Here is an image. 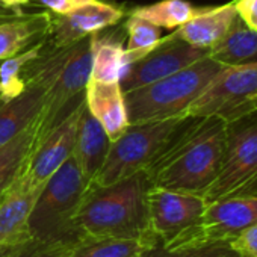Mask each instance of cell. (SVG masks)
I'll list each match as a JSON object with an SVG mask.
<instances>
[{"instance_id":"1","label":"cell","mask_w":257,"mask_h":257,"mask_svg":"<svg viewBox=\"0 0 257 257\" xmlns=\"http://www.w3.org/2000/svg\"><path fill=\"white\" fill-rule=\"evenodd\" d=\"M224 147L222 119L186 116L146 173L155 186L204 197L219 173Z\"/></svg>"},{"instance_id":"2","label":"cell","mask_w":257,"mask_h":257,"mask_svg":"<svg viewBox=\"0 0 257 257\" xmlns=\"http://www.w3.org/2000/svg\"><path fill=\"white\" fill-rule=\"evenodd\" d=\"M150 186L152 182L146 171L112 185L91 182L76 215L79 230L85 237H153L147 206Z\"/></svg>"},{"instance_id":"3","label":"cell","mask_w":257,"mask_h":257,"mask_svg":"<svg viewBox=\"0 0 257 257\" xmlns=\"http://www.w3.org/2000/svg\"><path fill=\"white\" fill-rule=\"evenodd\" d=\"M91 38L86 37L71 46L44 50L40 58L25 68L28 86L38 85L47 91L46 103L37 118L38 134L43 138L83 100V91L91 79Z\"/></svg>"},{"instance_id":"4","label":"cell","mask_w":257,"mask_h":257,"mask_svg":"<svg viewBox=\"0 0 257 257\" xmlns=\"http://www.w3.org/2000/svg\"><path fill=\"white\" fill-rule=\"evenodd\" d=\"M88 182L73 156L41 188L29 218L31 237L41 243L74 246L85 239L76 224Z\"/></svg>"},{"instance_id":"5","label":"cell","mask_w":257,"mask_h":257,"mask_svg":"<svg viewBox=\"0 0 257 257\" xmlns=\"http://www.w3.org/2000/svg\"><path fill=\"white\" fill-rule=\"evenodd\" d=\"M221 68L222 65L207 55L168 77L124 92L128 121L141 124L185 116L191 103Z\"/></svg>"},{"instance_id":"6","label":"cell","mask_w":257,"mask_h":257,"mask_svg":"<svg viewBox=\"0 0 257 257\" xmlns=\"http://www.w3.org/2000/svg\"><path fill=\"white\" fill-rule=\"evenodd\" d=\"M186 116L131 124L116 141L110 143L106 161L92 182L112 185L137 173L147 171Z\"/></svg>"},{"instance_id":"7","label":"cell","mask_w":257,"mask_h":257,"mask_svg":"<svg viewBox=\"0 0 257 257\" xmlns=\"http://www.w3.org/2000/svg\"><path fill=\"white\" fill-rule=\"evenodd\" d=\"M233 195H257V109L225 122L221 168L204 200L212 203Z\"/></svg>"},{"instance_id":"8","label":"cell","mask_w":257,"mask_h":257,"mask_svg":"<svg viewBox=\"0 0 257 257\" xmlns=\"http://www.w3.org/2000/svg\"><path fill=\"white\" fill-rule=\"evenodd\" d=\"M257 109V62L222 67L191 103L188 116H216L224 122Z\"/></svg>"},{"instance_id":"9","label":"cell","mask_w":257,"mask_h":257,"mask_svg":"<svg viewBox=\"0 0 257 257\" xmlns=\"http://www.w3.org/2000/svg\"><path fill=\"white\" fill-rule=\"evenodd\" d=\"M206 204L201 195L152 185L147 192L150 231L164 246H183L191 231L198 225Z\"/></svg>"},{"instance_id":"10","label":"cell","mask_w":257,"mask_h":257,"mask_svg":"<svg viewBox=\"0 0 257 257\" xmlns=\"http://www.w3.org/2000/svg\"><path fill=\"white\" fill-rule=\"evenodd\" d=\"M83 106L85 100L71 109V112L67 113L49 134L35 140L34 147L17 174L29 188L41 191L46 182L71 158Z\"/></svg>"},{"instance_id":"11","label":"cell","mask_w":257,"mask_h":257,"mask_svg":"<svg viewBox=\"0 0 257 257\" xmlns=\"http://www.w3.org/2000/svg\"><path fill=\"white\" fill-rule=\"evenodd\" d=\"M257 222V195H233L206 204L198 225L183 246L228 243Z\"/></svg>"},{"instance_id":"12","label":"cell","mask_w":257,"mask_h":257,"mask_svg":"<svg viewBox=\"0 0 257 257\" xmlns=\"http://www.w3.org/2000/svg\"><path fill=\"white\" fill-rule=\"evenodd\" d=\"M207 55L209 50L194 47L171 34L164 37L161 44L143 59L128 67L119 80L121 88L124 92H127L140 86L150 85L192 65Z\"/></svg>"},{"instance_id":"13","label":"cell","mask_w":257,"mask_h":257,"mask_svg":"<svg viewBox=\"0 0 257 257\" xmlns=\"http://www.w3.org/2000/svg\"><path fill=\"white\" fill-rule=\"evenodd\" d=\"M124 16L122 8L94 0L68 14L52 16L47 43L52 49L71 46L95 32L118 25Z\"/></svg>"},{"instance_id":"14","label":"cell","mask_w":257,"mask_h":257,"mask_svg":"<svg viewBox=\"0 0 257 257\" xmlns=\"http://www.w3.org/2000/svg\"><path fill=\"white\" fill-rule=\"evenodd\" d=\"M40 191L17 176L0 194V246H17L32 240L29 218Z\"/></svg>"},{"instance_id":"15","label":"cell","mask_w":257,"mask_h":257,"mask_svg":"<svg viewBox=\"0 0 257 257\" xmlns=\"http://www.w3.org/2000/svg\"><path fill=\"white\" fill-rule=\"evenodd\" d=\"M83 100L89 113L103 125L110 143L116 141L131 125L119 82L89 79L83 91Z\"/></svg>"},{"instance_id":"16","label":"cell","mask_w":257,"mask_h":257,"mask_svg":"<svg viewBox=\"0 0 257 257\" xmlns=\"http://www.w3.org/2000/svg\"><path fill=\"white\" fill-rule=\"evenodd\" d=\"M236 19L237 11L234 2L215 8H201L173 34L194 47L209 50L224 38Z\"/></svg>"},{"instance_id":"17","label":"cell","mask_w":257,"mask_h":257,"mask_svg":"<svg viewBox=\"0 0 257 257\" xmlns=\"http://www.w3.org/2000/svg\"><path fill=\"white\" fill-rule=\"evenodd\" d=\"M109 147L110 141L103 125L89 113L86 106H83L77 124L74 149L71 156L88 183L95 179L97 173L103 167Z\"/></svg>"},{"instance_id":"18","label":"cell","mask_w":257,"mask_h":257,"mask_svg":"<svg viewBox=\"0 0 257 257\" xmlns=\"http://www.w3.org/2000/svg\"><path fill=\"white\" fill-rule=\"evenodd\" d=\"M47 91L38 85H29L19 97L0 101V147L13 141L37 119L44 103Z\"/></svg>"},{"instance_id":"19","label":"cell","mask_w":257,"mask_h":257,"mask_svg":"<svg viewBox=\"0 0 257 257\" xmlns=\"http://www.w3.org/2000/svg\"><path fill=\"white\" fill-rule=\"evenodd\" d=\"M52 16L49 13L17 16L0 22V62L47 38Z\"/></svg>"},{"instance_id":"20","label":"cell","mask_w":257,"mask_h":257,"mask_svg":"<svg viewBox=\"0 0 257 257\" xmlns=\"http://www.w3.org/2000/svg\"><path fill=\"white\" fill-rule=\"evenodd\" d=\"M92 67L91 79L100 82H119L122 76L124 38L122 29H113L107 34L95 32L89 35Z\"/></svg>"},{"instance_id":"21","label":"cell","mask_w":257,"mask_h":257,"mask_svg":"<svg viewBox=\"0 0 257 257\" xmlns=\"http://www.w3.org/2000/svg\"><path fill=\"white\" fill-rule=\"evenodd\" d=\"M209 58L222 67L257 62V31L246 26L237 14L224 38L209 49Z\"/></svg>"},{"instance_id":"22","label":"cell","mask_w":257,"mask_h":257,"mask_svg":"<svg viewBox=\"0 0 257 257\" xmlns=\"http://www.w3.org/2000/svg\"><path fill=\"white\" fill-rule=\"evenodd\" d=\"M159 240L149 239H115V237H85L76 243L67 257H143V254Z\"/></svg>"},{"instance_id":"23","label":"cell","mask_w":257,"mask_h":257,"mask_svg":"<svg viewBox=\"0 0 257 257\" xmlns=\"http://www.w3.org/2000/svg\"><path fill=\"white\" fill-rule=\"evenodd\" d=\"M122 28L127 38V47L122 56V76H124L128 67L143 59L155 47H158L164 37L161 28L137 16L128 17Z\"/></svg>"},{"instance_id":"24","label":"cell","mask_w":257,"mask_h":257,"mask_svg":"<svg viewBox=\"0 0 257 257\" xmlns=\"http://www.w3.org/2000/svg\"><path fill=\"white\" fill-rule=\"evenodd\" d=\"M46 46L47 38L38 41L28 50L10 59L2 61V64H0V101L13 100L26 91L28 83L23 74L25 68L41 56V53L46 50Z\"/></svg>"},{"instance_id":"25","label":"cell","mask_w":257,"mask_h":257,"mask_svg":"<svg viewBox=\"0 0 257 257\" xmlns=\"http://www.w3.org/2000/svg\"><path fill=\"white\" fill-rule=\"evenodd\" d=\"M38 118V116H37ZM38 134V121L35 119L26 131L19 134L13 141L0 147V194L19 174Z\"/></svg>"},{"instance_id":"26","label":"cell","mask_w":257,"mask_h":257,"mask_svg":"<svg viewBox=\"0 0 257 257\" xmlns=\"http://www.w3.org/2000/svg\"><path fill=\"white\" fill-rule=\"evenodd\" d=\"M201 8H195L188 0H161V2L138 7L131 16H137L153 23L158 28L177 29L189 22Z\"/></svg>"},{"instance_id":"27","label":"cell","mask_w":257,"mask_h":257,"mask_svg":"<svg viewBox=\"0 0 257 257\" xmlns=\"http://www.w3.org/2000/svg\"><path fill=\"white\" fill-rule=\"evenodd\" d=\"M233 251L228 243H210L198 246H177L168 248L161 243L150 246L143 257H221Z\"/></svg>"},{"instance_id":"28","label":"cell","mask_w":257,"mask_h":257,"mask_svg":"<svg viewBox=\"0 0 257 257\" xmlns=\"http://www.w3.org/2000/svg\"><path fill=\"white\" fill-rule=\"evenodd\" d=\"M71 248V245L41 243L32 239L26 243L11 246L5 257H67Z\"/></svg>"},{"instance_id":"29","label":"cell","mask_w":257,"mask_h":257,"mask_svg":"<svg viewBox=\"0 0 257 257\" xmlns=\"http://www.w3.org/2000/svg\"><path fill=\"white\" fill-rule=\"evenodd\" d=\"M228 246L243 257H257V222L231 239Z\"/></svg>"},{"instance_id":"30","label":"cell","mask_w":257,"mask_h":257,"mask_svg":"<svg viewBox=\"0 0 257 257\" xmlns=\"http://www.w3.org/2000/svg\"><path fill=\"white\" fill-rule=\"evenodd\" d=\"M43 7H46L50 13L55 16H64L68 14L86 4H91L94 0H37Z\"/></svg>"},{"instance_id":"31","label":"cell","mask_w":257,"mask_h":257,"mask_svg":"<svg viewBox=\"0 0 257 257\" xmlns=\"http://www.w3.org/2000/svg\"><path fill=\"white\" fill-rule=\"evenodd\" d=\"M233 2L243 23L257 31V0H233Z\"/></svg>"},{"instance_id":"32","label":"cell","mask_w":257,"mask_h":257,"mask_svg":"<svg viewBox=\"0 0 257 257\" xmlns=\"http://www.w3.org/2000/svg\"><path fill=\"white\" fill-rule=\"evenodd\" d=\"M31 4V0H0V5H2L5 10L8 11H16L17 14H23L22 13V7H26Z\"/></svg>"},{"instance_id":"33","label":"cell","mask_w":257,"mask_h":257,"mask_svg":"<svg viewBox=\"0 0 257 257\" xmlns=\"http://www.w3.org/2000/svg\"><path fill=\"white\" fill-rule=\"evenodd\" d=\"M11 16H10V11L8 10H5L2 5H0V19H10Z\"/></svg>"},{"instance_id":"34","label":"cell","mask_w":257,"mask_h":257,"mask_svg":"<svg viewBox=\"0 0 257 257\" xmlns=\"http://www.w3.org/2000/svg\"><path fill=\"white\" fill-rule=\"evenodd\" d=\"M10 249H11V246H0V257H5Z\"/></svg>"},{"instance_id":"35","label":"cell","mask_w":257,"mask_h":257,"mask_svg":"<svg viewBox=\"0 0 257 257\" xmlns=\"http://www.w3.org/2000/svg\"><path fill=\"white\" fill-rule=\"evenodd\" d=\"M221 257H243V255H240V254H237V252H234V251H230V252H227V254H224V255H221Z\"/></svg>"}]
</instances>
